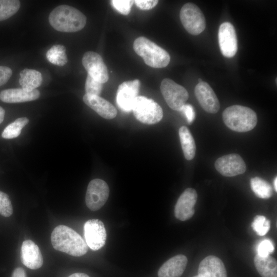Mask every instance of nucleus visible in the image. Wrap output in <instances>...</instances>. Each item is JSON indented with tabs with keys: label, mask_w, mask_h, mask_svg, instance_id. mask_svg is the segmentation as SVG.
Wrapping results in <instances>:
<instances>
[{
	"label": "nucleus",
	"mask_w": 277,
	"mask_h": 277,
	"mask_svg": "<svg viewBox=\"0 0 277 277\" xmlns=\"http://www.w3.org/2000/svg\"><path fill=\"white\" fill-rule=\"evenodd\" d=\"M51 241L55 250L74 256H82L88 250V246L81 236L65 225H58L53 229Z\"/></svg>",
	"instance_id": "obj_1"
},
{
	"label": "nucleus",
	"mask_w": 277,
	"mask_h": 277,
	"mask_svg": "<svg viewBox=\"0 0 277 277\" xmlns=\"http://www.w3.org/2000/svg\"><path fill=\"white\" fill-rule=\"evenodd\" d=\"M49 22L55 30L64 32H74L82 30L86 24V17L78 9L68 6L55 7L49 15Z\"/></svg>",
	"instance_id": "obj_2"
},
{
	"label": "nucleus",
	"mask_w": 277,
	"mask_h": 277,
	"mask_svg": "<svg viewBox=\"0 0 277 277\" xmlns=\"http://www.w3.org/2000/svg\"><path fill=\"white\" fill-rule=\"evenodd\" d=\"M222 118L226 126L239 132L251 130L258 122L256 114L253 110L238 105L226 108L223 112Z\"/></svg>",
	"instance_id": "obj_3"
},
{
	"label": "nucleus",
	"mask_w": 277,
	"mask_h": 277,
	"mask_svg": "<svg viewBox=\"0 0 277 277\" xmlns=\"http://www.w3.org/2000/svg\"><path fill=\"white\" fill-rule=\"evenodd\" d=\"M133 49L143 58L145 63L151 67L164 68L170 62V56L167 51L146 37L136 38L133 43Z\"/></svg>",
	"instance_id": "obj_4"
},
{
	"label": "nucleus",
	"mask_w": 277,
	"mask_h": 277,
	"mask_svg": "<svg viewBox=\"0 0 277 277\" xmlns=\"http://www.w3.org/2000/svg\"><path fill=\"white\" fill-rule=\"evenodd\" d=\"M132 111L135 118L145 124H154L163 116L161 107L152 99L137 96L133 104Z\"/></svg>",
	"instance_id": "obj_5"
},
{
	"label": "nucleus",
	"mask_w": 277,
	"mask_h": 277,
	"mask_svg": "<svg viewBox=\"0 0 277 277\" xmlns=\"http://www.w3.org/2000/svg\"><path fill=\"white\" fill-rule=\"evenodd\" d=\"M180 17L184 28L191 34L199 35L206 28V20L203 12L192 3H186L182 7Z\"/></svg>",
	"instance_id": "obj_6"
},
{
	"label": "nucleus",
	"mask_w": 277,
	"mask_h": 277,
	"mask_svg": "<svg viewBox=\"0 0 277 277\" xmlns=\"http://www.w3.org/2000/svg\"><path fill=\"white\" fill-rule=\"evenodd\" d=\"M160 89L166 103L173 110L180 111L189 97L187 90L170 78L162 80Z\"/></svg>",
	"instance_id": "obj_7"
},
{
	"label": "nucleus",
	"mask_w": 277,
	"mask_h": 277,
	"mask_svg": "<svg viewBox=\"0 0 277 277\" xmlns=\"http://www.w3.org/2000/svg\"><path fill=\"white\" fill-rule=\"evenodd\" d=\"M109 195V187L104 180H92L87 187L85 197L86 205L91 211L98 210L106 203Z\"/></svg>",
	"instance_id": "obj_8"
},
{
	"label": "nucleus",
	"mask_w": 277,
	"mask_h": 277,
	"mask_svg": "<svg viewBox=\"0 0 277 277\" xmlns=\"http://www.w3.org/2000/svg\"><path fill=\"white\" fill-rule=\"evenodd\" d=\"M84 233L87 246L93 250H97L105 244L107 237L104 223L98 219L88 220L84 224Z\"/></svg>",
	"instance_id": "obj_9"
},
{
	"label": "nucleus",
	"mask_w": 277,
	"mask_h": 277,
	"mask_svg": "<svg viewBox=\"0 0 277 277\" xmlns=\"http://www.w3.org/2000/svg\"><path fill=\"white\" fill-rule=\"evenodd\" d=\"M82 64L93 78L103 84L109 80V74L106 65L101 56L93 51H87L82 58Z\"/></svg>",
	"instance_id": "obj_10"
},
{
	"label": "nucleus",
	"mask_w": 277,
	"mask_h": 277,
	"mask_svg": "<svg viewBox=\"0 0 277 277\" xmlns=\"http://www.w3.org/2000/svg\"><path fill=\"white\" fill-rule=\"evenodd\" d=\"M138 80L125 81L118 87L116 101L118 107L125 112L132 111L133 103L138 96L140 87Z\"/></svg>",
	"instance_id": "obj_11"
},
{
	"label": "nucleus",
	"mask_w": 277,
	"mask_h": 277,
	"mask_svg": "<svg viewBox=\"0 0 277 277\" xmlns=\"http://www.w3.org/2000/svg\"><path fill=\"white\" fill-rule=\"evenodd\" d=\"M216 170L222 175L231 177L244 173L246 170L245 162L235 153L224 155L216 160L214 164Z\"/></svg>",
	"instance_id": "obj_12"
},
{
	"label": "nucleus",
	"mask_w": 277,
	"mask_h": 277,
	"mask_svg": "<svg viewBox=\"0 0 277 277\" xmlns=\"http://www.w3.org/2000/svg\"><path fill=\"white\" fill-rule=\"evenodd\" d=\"M218 41L222 54L226 57H232L238 50V39L235 29L230 23H222L219 29Z\"/></svg>",
	"instance_id": "obj_13"
},
{
	"label": "nucleus",
	"mask_w": 277,
	"mask_h": 277,
	"mask_svg": "<svg viewBox=\"0 0 277 277\" xmlns=\"http://www.w3.org/2000/svg\"><path fill=\"white\" fill-rule=\"evenodd\" d=\"M197 199L195 189L187 188L178 199L174 207V215L178 220L185 221L190 219L194 213V207Z\"/></svg>",
	"instance_id": "obj_14"
},
{
	"label": "nucleus",
	"mask_w": 277,
	"mask_h": 277,
	"mask_svg": "<svg viewBox=\"0 0 277 277\" xmlns=\"http://www.w3.org/2000/svg\"><path fill=\"white\" fill-rule=\"evenodd\" d=\"M195 96L202 108L206 112L215 113L220 108L219 100L209 85L202 81L194 89Z\"/></svg>",
	"instance_id": "obj_15"
},
{
	"label": "nucleus",
	"mask_w": 277,
	"mask_h": 277,
	"mask_svg": "<svg viewBox=\"0 0 277 277\" xmlns=\"http://www.w3.org/2000/svg\"><path fill=\"white\" fill-rule=\"evenodd\" d=\"M21 260L27 268L35 270L42 267L43 259L38 246L32 240L23 242L21 250Z\"/></svg>",
	"instance_id": "obj_16"
},
{
	"label": "nucleus",
	"mask_w": 277,
	"mask_h": 277,
	"mask_svg": "<svg viewBox=\"0 0 277 277\" xmlns=\"http://www.w3.org/2000/svg\"><path fill=\"white\" fill-rule=\"evenodd\" d=\"M83 102L102 117L111 120L117 114L114 106L106 100L97 95L85 94Z\"/></svg>",
	"instance_id": "obj_17"
},
{
	"label": "nucleus",
	"mask_w": 277,
	"mask_h": 277,
	"mask_svg": "<svg viewBox=\"0 0 277 277\" xmlns=\"http://www.w3.org/2000/svg\"><path fill=\"white\" fill-rule=\"evenodd\" d=\"M197 275L201 277H227L223 262L214 255L207 256L201 262Z\"/></svg>",
	"instance_id": "obj_18"
},
{
	"label": "nucleus",
	"mask_w": 277,
	"mask_h": 277,
	"mask_svg": "<svg viewBox=\"0 0 277 277\" xmlns=\"http://www.w3.org/2000/svg\"><path fill=\"white\" fill-rule=\"evenodd\" d=\"M187 258L183 254L175 255L165 262L159 269L158 277H180L183 273Z\"/></svg>",
	"instance_id": "obj_19"
},
{
	"label": "nucleus",
	"mask_w": 277,
	"mask_h": 277,
	"mask_svg": "<svg viewBox=\"0 0 277 277\" xmlns=\"http://www.w3.org/2000/svg\"><path fill=\"white\" fill-rule=\"evenodd\" d=\"M39 95L37 89L27 91L22 88L8 89L1 92L0 100L8 103H22L37 100Z\"/></svg>",
	"instance_id": "obj_20"
},
{
	"label": "nucleus",
	"mask_w": 277,
	"mask_h": 277,
	"mask_svg": "<svg viewBox=\"0 0 277 277\" xmlns=\"http://www.w3.org/2000/svg\"><path fill=\"white\" fill-rule=\"evenodd\" d=\"M254 264L262 277H277L276 260L270 255L262 257L256 254Z\"/></svg>",
	"instance_id": "obj_21"
},
{
	"label": "nucleus",
	"mask_w": 277,
	"mask_h": 277,
	"mask_svg": "<svg viewBox=\"0 0 277 277\" xmlns=\"http://www.w3.org/2000/svg\"><path fill=\"white\" fill-rule=\"evenodd\" d=\"M19 83L22 89L27 91L36 89L42 84V74L34 69H24L20 72Z\"/></svg>",
	"instance_id": "obj_22"
},
{
	"label": "nucleus",
	"mask_w": 277,
	"mask_h": 277,
	"mask_svg": "<svg viewBox=\"0 0 277 277\" xmlns=\"http://www.w3.org/2000/svg\"><path fill=\"white\" fill-rule=\"evenodd\" d=\"M179 133L185 159L187 160H192L195 155L196 145L190 131L187 127L183 126L179 129Z\"/></svg>",
	"instance_id": "obj_23"
},
{
	"label": "nucleus",
	"mask_w": 277,
	"mask_h": 277,
	"mask_svg": "<svg viewBox=\"0 0 277 277\" xmlns=\"http://www.w3.org/2000/svg\"><path fill=\"white\" fill-rule=\"evenodd\" d=\"M66 51V48L63 45H54L47 51V58L49 62L54 65L64 66L68 62Z\"/></svg>",
	"instance_id": "obj_24"
},
{
	"label": "nucleus",
	"mask_w": 277,
	"mask_h": 277,
	"mask_svg": "<svg viewBox=\"0 0 277 277\" xmlns=\"http://www.w3.org/2000/svg\"><path fill=\"white\" fill-rule=\"evenodd\" d=\"M250 186L256 196L260 198L269 199L272 195L271 186L259 177H254L250 180Z\"/></svg>",
	"instance_id": "obj_25"
},
{
	"label": "nucleus",
	"mask_w": 277,
	"mask_h": 277,
	"mask_svg": "<svg viewBox=\"0 0 277 277\" xmlns=\"http://www.w3.org/2000/svg\"><path fill=\"white\" fill-rule=\"evenodd\" d=\"M29 119L25 117L16 119L8 125L2 132V136L4 138H15L19 135L22 129L29 123Z\"/></svg>",
	"instance_id": "obj_26"
},
{
	"label": "nucleus",
	"mask_w": 277,
	"mask_h": 277,
	"mask_svg": "<svg viewBox=\"0 0 277 277\" xmlns=\"http://www.w3.org/2000/svg\"><path fill=\"white\" fill-rule=\"evenodd\" d=\"M20 6L19 1L0 0V21L7 19L15 14Z\"/></svg>",
	"instance_id": "obj_27"
},
{
	"label": "nucleus",
	"mask_w": 277,
	"mask_h": 277,
	"mask_svg": "<svg viewBox=\"0 0 277 277\" xmlns=\"http://www.w3.org/2000/svg\"><path fill=\"white\" fill-rule=\"evenodd\" d=\"M251 227L258 235H265L270 228V221L264 216L258 215L254 217Z\"/></svg>",
	"instance_id": "obj_28"
},
{
	"label": "nucleus",
	"mask_w": 277,
	"mask_h": 277,
	"mask_svg": "<svg viewBox=\"0 0 277 277\" xmlns=\"http://www.w3.org/2000/svg\"><path fill=\"white\" fill-rule=\"evenodd\" d=\"M86 94L99 96L102 91L103 84L93 78L88 74L85 82Z\"/></svg>",
	"instance_id": "obj_29"
},
{
	"label": "nucleus",
	"mask_w": 277,
	"mask_h": 277,
	"mask_svg": "<svg viewBox=\"0 0 277 277\" xmlns=\"http://www.w3.org/2000/svg\"><path fill=\"white\" fill-rule=\"evenodd\" d=\"M13 213V207L7 194L0 191V214L9 217Z\"/></svg>",
	"instance_id": "obj_30"
},
{
	"label": "nucleus",
	"mask_w": 277,
	"mask_h": 277,
	"mask_svg": "<svg viewBox=\"0 0 277 277\" xmlns=\"http://www.w3.org/2000/svg\"><path fill=\"white\" fill-rule=\"evenodd\" d=\"M113 7L120 13L128 15L130 11L134 1L131 0H112L110 1Z\"/></svg>",
	"instance_id": "obj_31"
},
{
	"label": "nucleus",
	"mask_w": 277,
	"mask_h": 277,
	"mask_svg": "<svg viewBox=\"0 0 277 277\" xmlns=\"http://www.w3.org/2000/svg\"><path fill=\"white\" fill-rule=\"evenodd\" d=\"M274 247L272 242L269 239H265L261 241L258 246V254L259 255L265 257L274 251Z\"/></svg>",
	"instance_id": "obj_32"
},
{
	"label": "nucleus",
	"mask_w": 277,
	"mask_h": 277,
	"mask_svg": "<svg viewBox=\"0 0 277 277\" xmlns=\"http://www.w3.org/2000/svg\"><path fill=\"white\" fill-rule=\"evenodd\" d=\"M159 1L157 0H135L134 3L140 9L144 10H150L154 7Z\"/></svg>",
	"instance_id": "obj_33"
},
{
	"label": "nucleus",
	"mask_w": 277,
	"mask_h": 277,
	"mask_svg": "<svg viewBox=\"0 0 277 277\" xmlns=\"http://www.w3.org/2000/svg\"><path fill=\"white\" fill-rule=\"evenodd\" d=\"M181 111L186 117L189 124H191L194 121L195 113L193 107L190 104H185L181 108Z\"/></svg>",
	"instance_id": "obj_34"
},
{
	"label": "nucleus",
	"mask_w": 277,
	"mask_h": 277,
	"mask_svg": "<svg viewBox=\"0 0 277 277\" xmlns=\"http://www.w3.org/2000/svg\"><path fill=\"white\" fill-rule=\"evenodd\" d=\"M12 70L6 66H0V86L6 84L12 75Z\"/></svg>",
	"instance_id": "obj_35"
},
{
	"label": "nucleus",
	"mask_w": 277,
	"mask_h": 277,
	"mask_svg": "<svg viewBox=\"0 0 277 277\" xmlns=\"http://www.w3.org/2000/svg\"><path fill=\"white\" fill-rule=\"evenodd\" d=\"M11 277H27V275L24 269L17 267L13 271Z\"/></svg>",
	"instance_id": "obj_36"
},
{
	"label": "nucleus",
	"mask_w": 277,
	"mask_h": 277,
	"mask_svg": "<svg viewBox=\"0 0 277 277\" xmlns=\"http://www.w3.org/2000/svg\"><path fill=\"white\" fill-rule=\"evenodd\" d=\"M68 277H89V276L86 273L78 272L72 274Z\"/></svg>",
	"instance_id": "obj_37"
},
{
	"label": "nucleus",
	"mask_w": 277,
	"mask_h": 277,
	"mask_svg": "<svg viewBox=\"0 0 277 277\" xmlns=\"http://www.w3.org/2000/svg\"><path fill=\"white\" fill-rule=\"evenodd\" d=\"M5 114V110L0 106V124L3 122L4 119Z\"/></svg>",
	"instance_id": "obj_38"
},
{
	"label": "nucleus",
	"mask_w": 277,
	"mask_h": 277,
	"mask_svg": "<svg viewBox=\"0 0 277 277\" xmlns=\"http://www.w3.org/2000/svg\"><path fill=\"white\" fill-rule=\"evenodd\" d=\"M276 183H277V178H276V176L275 177L274 180V182H273V185H274V189L275 190V191L276 192L277 191V185H276Z\"/></svg>",
	"instance_id": "obj_39"
},
{
	"label": "nucleus",
	"mask_w": 277,
	"mask_h": 277,
	"mask_svg": "<svg viewBox=\"0 0 277 277\" xmlns=\"http://www.w3.org/2000/svg\"><path fill=\"white\" fill-rule=\"evenodd\" d=\"M198 81H199V83H201L202 82V80L201 78H199Z\"/></svg>",
	"instance_id": "obj_40"
},
{
	"label": "nucleus",
	"mask_w": 277,
	"mask_h": 277,
	"mask_svg": "<svg viewBox=\"0 0 277 277\" xmlns=\"http://www.w3.org/2000/svg\"><path fill=\"white\" fill-rule=\"evenodd\" d=\"M193 277H201V276H200L199 275H195V276H193Z\"/></svg>",
	"instance_id": "obj_41"
}]
</instances>
